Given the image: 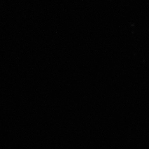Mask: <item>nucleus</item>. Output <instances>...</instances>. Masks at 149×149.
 Masks as SVG:
<instances>
[]
</instances>
